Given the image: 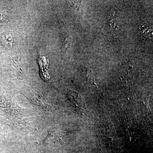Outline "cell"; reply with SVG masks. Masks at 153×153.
Masks as SVG:
<instances>
[{
    "mask_svg": "<svg viewBox=\"0 0 153 153\" xmlns=\"http://www.w3.org/2000/svg\"><path fill=\"white\" fill-rule=\"evenodd\" d=\"M1 42L6 47H11L14 43L13 36L10 33H6L2 35L1 38Z\"/></svg>",
    "mask_w": 153,
    "mask_h": 153,
    "instance_id": "cell-1",
    "label": "cell"
}]
</instances>
